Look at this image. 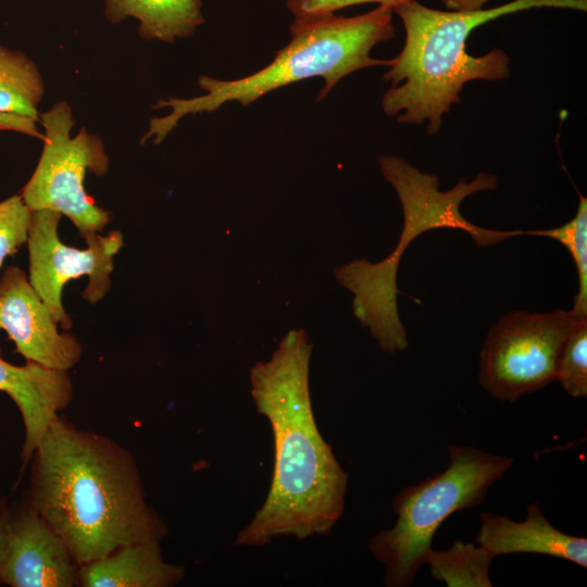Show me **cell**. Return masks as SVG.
I'll return each mask as SVG.
<instances>
[{
	"label": "cell",
	"instance_id": "cell-1",
	"mask_svg": "<svg viewBox=\"0 0 587 587\" xmlns=\"http://www.w3.org/2000/svg\"><path fill=\"white\" fill-rule=\"evenodd\" d=\"M303 330L282 339L272 358L250 371L251 396L271 425L274 467L263 504L235 547H263L275 537L327 535L344 514L348 474L315 423Z\"/></svg>",
	"mask_w": 587,
	"mask_h": 587
},
{
	"label": "cell",
	"instance_id": "cell-2",
	"mask_svg": "<svg viewBox=\"0 0 587 587\" xmlns=\"http://www.w3.org/2000/svg\"><path fill=\"white\" fill-rule=\"evenodd\" d=\"M30 460L28 504L78 566L166 534L147 502L134 459L110 438L58 415Z\"/></svg>",
	"mask_w": 587,
	"mask_h": 587
},
{
	"label": "cell",
	"instance_id": "cell-3",
	"mask_svg": "<svg viewBox=\"0 0 587 587\" xmlns=\"http://www.w3.org/2000/svg\"><path fill=\"white\" fill-rule=\"evenodd\" d=\"M535 8L586 11V0H513L476 11H441L405 0L392 7L402 21L405 41L383 79L391 87L382 97L384 112L399 123L421 125L435 135L442 115L461 101L463 86L475 79L499 80L510 75V58L498 48L474 57L466 52L470 34L503 15Z\"/></svg>",
	"mask_w": 587,
	"mask_h": 587
},
{
	"label": "cell",
	"instance_id": "cell-4",
	"mask_svg": "<svg viewBox=\"0 0 587 587\" xmlns=\"http://www.w3.org/2000/svg\"><path fill=\"white\" fill-rule=\"evenodd\" d=\"M392 14L391 7L379 4L350 17L336 13L295 17L289 26V42L263 68L233 80L201 75L198 85L203 95L160 99L153 108H171V112L151 118L141 145L151 138L155 145L162 142L188 114L213 112L233 101L247 107L271 91L313 77L324 80L316 99L321 101L349 74L370 66H390L392 60L374 59L371 51L394 38Z\"/></svg>",
	"mask_w": 587,
	"mask_h": 587
},
{
	"label": "cell",
	"instance_id": "cell-5",
	"mask_svg": "<svg viewBox=\"0 0 587 587\" xmlns=\"http://www.w3.org/2000/svg\"><path fill=\"white\" fill-rule=\"evenodd\" d=\"M448 454L445 471L395 497V525L369 540L371 553L384 565L387 587L410 586L425 564L439 526L453 513L479 505L514 463L513 458L467 446L449 445Z\"/></svg>",
	"mask_w": 587,
	"mask_h": 587
},
{
	"label": "cell",
	"instance_id": "cell-6",
	"mask_svg": "<svg viewBox=\"0 0 587 587\" xmlns=\"http://www.w3.org/2000/svg\"><path fill=\"white\" fill-rule=\"evenodd\" d=\"M380 172L395 188L403 210L404 224L399 242L389 257L377 263L365 259L349 263L353 280L364 289L388 300H396L397 271L405 248L420 235L436 228H454L469 234L478 246L500 243L514 237L516 230H492L469 222L460 212L461 202L470 195L495 189L498 179L479 173L472 182L461 178L447 191L439 190L435 174L422 173L395 155L378 159Z\"/></svg>",
	"mask_w": 587,
	"mask_h": 587
},
{
	"label": "cell",
	"instance_id": "cell-7",
	"mask_svg": "<svg viewBox=\"0 0 587 587\" xmlns=\"http://www.w3.org/2000/svg\"><path fill=\"white\" fill-rule=\"evenodd\" d=\"M39 124L43 127V148L20 196L30 212L51 210L67 216L82 237L101 233L111 220L110 212L98 207L84 186L88 172L97 176L109 172L101 138L85 127L73 137L75 118L63 100L39 113Z\"/></svg>",
	"mask_w": 587,
	"mask_h": 587
},
{
	"label": "cell",
	"instance_id": "cell-8",
	"mask_svg": "<svg viewBox=\"0 0 587 587\" xmlns=\"http://www.w3.org/2000/svg\"><path fill=\"white\" fill-rule=\"evenodd\" d=\"M573 310L509 312L491 326L479 358V385L514 402L555 380L562 349L580 320Z\"/></svg>",
	"mask_w": 587,
	"mask_h": 587
},
{
	"label": "cell",
	"instance_id": "cell-9",
	"mask_svg": "<svg viewBox=\"0 0 587 587\" xmlns=\"http://www.w3.org/2000/svg\"><path fill=\"white\" fill-rule=\"evenodd\" d=\"M62 215L51 210L33 211L28 228V280L63 329L72 320L62 304V290L70 279L88 276L83 298L95 304L109 291L114 257L124 245L120 230L105 236H84L87 248L64 245L58 234Z\"/></svg>",
	"mask_w": 587,
	"mask_h": 587
},
{
	"label": "cell",
	"instance_id": "cell-10",
	"mask_svg": "<svg viewBox=\"0 0 587 587\" xmlns=\"http://www.w3.org/2000/svg\"><path fill=\"white\" fill-rule=\"evenodd\" d=\"M0 329L26 362L67 372L83 354V346L75 336L59 332L28 276L15 265L0 273Z\"/></svg>",
	"mask_w": 587,
	"mask_h": 587
},
{
	"label": "cell",
	"instance_id": "cell-11",
	"mask_svg": "<svg viewBox=\"0 0 587 587\" xmlns=\"http://www.w3.org/2000/svg\"><path fill=\"white\" fill-rule=\"evenodd\" d=\"M0 583L11 587L78 584V565L66 545L29 504L10 512Z\"/></svg>",
	"mask_w": 587,
	"mask_h": 587
},
{
	"label": "cell",
	"instance_id": "cell-12",
	"mask_svg": "<svg viewBox=\"0 0 587 587\" xmlns=\"http://www.w3.org/2000/svg\"><path fill=\"white\" fill-rule=\"evenodd\" d=\"M0 391L17 407L25 429L22 448L24 462L32 459L43 433L73 397V384L66 371L34 362L14 365L0 354Z\"/></svg>",
	"mask_w": 587,
	"mask_h": 587
},
{
	"label": "cell",
	"instance_id": "cell-13",
	"mask_svg": "<svg viewBox=\"0 0 587 587\" xmlns=\"http://www.w3.org/2000/svg\"><path fill=\"white\" fill-rule=\"evenodd\" d=\"M475 541L492 558L511 553H537L571 561L587 567V539L555 528L538 503L526 507L522 522L505 515L480 512Z\"/></svg>",
	"mask_w": 587,
	"mask_h": 587
},
{
	"label": "cell",
	"instance_id": "cell-14",
	"mask_svg": "<svg viewBox=\"0 0 587 587\" xmlns=\"http://www.w3.org/2000/svg\"><path fill=\"white\" fill-rule=\"evenodd\" d=\"M184 575L183 566L164 560L159 540L129 544L78 566L84 587H171Z\"/></svg>",
	"mask_w": 587,
	"mask_h": 587
},
{
	"label": "cell",
	"instance_id": "cell-15",
	"mask_svg": "<svg viewBox=\"0 0 587 587\" xmlns=\"http://www.w3.org/2000/svg\"><path fill=\"white\" fill-rule=\"evenodd\" d=\"M104 16L112 24L127 17L139 22L143 40L172 43L191 37L203 24L202 0H103Z\"/></svg>",
	"mask_w": 587,
	"mask_h": 587
},
{
	"label": "cell",
	"instance_id": "cell-16",
	"mask_svg": "<svg viewBox=\"0 0 587 587\" xmlns=\"http://www.w3.org/2000/svg\"><path fill=\"white\" fill-rule=\"evenodd\" d=\"M43 92L36 63L21 51L0 46V112L39 121L38 105Z\"/></svg>",
	"mask_w": 587,
	"mask_h": 587
},
{
	"label": "cell",
	"instance_id": "cell-17",
	"mask_svg": "<svg viewBox=\"0 0 587 587\" xmlns=\"http://www.w3.org/2000/svg\"><path fill=\"white\" fill-rule=\"evenodd\" d=\"M492 559L483 546L455 540L447 550L432 548L425 563L433 578L448 587H491Z\"/></svg>",
	"mask_w": 587,
	"mask_h": 587
},
{
	"label": "cell",
	"instance_id": "cell-18",
	"mask_svg": "<svg viewBox=\"0 0 587 587\" xmlns=\"http://www.w3.org/2000/svg\"><path fill=\"white\" fill-rule=\"evenodd\" d=\"M520 235L549 237L565 247L575 263L578 278L572 310L578 315H587V199L579 193L575 216L563 225L551 229L519 230Z\"/></svg>",
	"mask_w": 587,
	"mask_h": 587
},
{
	"label": "cell",
	"instance_id": "cell-19",
	"mask_svg": "<svg viewBox=\"0 0 587 587\" xmlns=\"http://www.w3.org/2000/svg\"><path fill=\"white\" fill-rule=\"evenodd\" d=\"M555 380L574 398L587 396V317L579 321L559 358Z\"/></svg>",
	"mask_w": 587,
	"mask_h": 587
},
{
	"label": "cell",
	"instance_id": "cell-20",
	"mask_svg": "<svg viewBox=\"0 0 587 587\" xmlns=\"http://www.w3.org/2000/svg\"><path fill=\"white\" fill-rule=\"evenodd\" d=\"M30 215L20 195L0 202V273L5 258L27 242Z\"/></svg>",
	"mask_w": 587,
	"mask_h": 587
},
{
	"label": "cell",
	"instance_id": "cell-21",
	"mask_svg": "<svg viewBox=\"0 0 587 587\" xmlns=\"http://www.w3.org/2000/svg\"><path fill=\"white\" fill-rule=\"evenodd\" d=\"M402 1L405 0H287L286 5L294 17H302L314 14L335 13L344 8L370 2L392 8Z\"/></svg>",
	"mask_w": 587,
	"mask_h": 587
},
{
	"label": "cell",
	"instance_id": "cell-22",
	"mask_svg": "<svg viewBox=\"0 0 587 587\" xmlns=\"http://www.w3.org/2000/svg\"><path fill=\"white\" fill-rule=\"evenodd\" d=\"M38 125L39 121L33 117L0 112V130L17 132L43 140V133Z\"/></svg>",
	"mask_w": 587,
	"mask_h": 587
},
{
	"label": "cell",
	"instance_id": "cell-23",
	"mask_svg": "<svg viewBox=\"0 0 587 587\" xmlns=\"http://www.w3.org/2000/svg\"><path fill=\"white\" fill-rule=\"evenodd\" d=\"M445 7L451 11H476L489 0H442Z\"/></svg>",
	"mask_w": 587,
	"mask_h": 587
},
{
	"label": "cell",
	"instance_id": "cell-24",
	"mask_svg": "<svg viewBox=\"0 0 587 587\" xmlns=\"http://www.w3.org/2000/svg\"><path fill=\"white\" fill-rule=\"evenodd\" d=\"M10 512L3 501H0V561L2 560L7 548V533Z\"/></svg>",
	"mask_w": 587,
	"mask_h": 587
}]
</instances>
